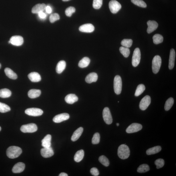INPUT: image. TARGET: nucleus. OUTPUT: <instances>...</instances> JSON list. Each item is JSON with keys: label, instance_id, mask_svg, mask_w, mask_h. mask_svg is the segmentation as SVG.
I'll return each mask as SVG.
<instances>
[{"label": "nucleus", "instance_id": "obj_21", "mask_svg": "<svg viewBox=\"0 0 176 176\" xmlns=\"http://www.w3.org/2000/svg\"><path fill=\"white\" fill-rule=\"evenodd\" d=\"M98 76L96 73L92 72L88 74L86 77L85 80L87 83L90 84L97 81Z\"/></svg>", "mask_w": 176, "mask_h": 176}, {"label": "nucleus", "instance_id": "obj_10", "mask_svg": "<svg viewBox=\"0 0 176 176\" xmlns=\"http://www.w3.org/2000/svg\"><path fill=\"white\" fill-rule=\"evenodd\" d=\"M25 113L27 115L30 116H37L42 115L43 111L40 109L32 108L27 109L25 110Z\"/></svg>", "mask_w": 176, "mask_h": 176}, {"label": "nucleus", "instance_id": "obj_16", "mask_svg": "<svg viewBox=\"0 0 176 176\" xmlns=\"http://www.w3.org/2000/svg\"><path fill=\"white\" fill-rule=\"evenodd\" d=\"M148 28L147 32L148 33H152L157 29L158 24L155 21L149 20L147 22Z\"/></svg>", "mask_w": 176, "mask_h": 176}, {"label": "nucleus", "instance_id": "obj_40", "mask_svg": "<svg viewBox=\"0 0 176 176\" xmlns=\"http://www.w3.org/2000/svg\"><path fill=\"white\" fill-rule=\"evenodd\" d=\"M131 1L136 5L142 8H146L147 5L145 2L142 0H131Z\"/></svg>", "mask_w": 176, "mask_h": 176}, {"label": "nucleus", "instance_id": "obj_34", "mask_svg": "<svg viewBox=\"0 0 176 176\" xmlns=\"http://www.w3.org/2000/svg\"><path fill=\"white\" fill-rule=\"evenodd\" d=\"M145 89V86L143 84H140L136 88L135 96L138 97L140 96L144 91Z\"/></svg>", "mask_w": 176, "mask_h": 176}, {"label": "nucleus", "instance_id": "obj_37", "mask_svg": "<svg viewBox=\"0 0 176 176\" xmlns=\"http://www.w3.org/2000/svg\"><path fill=\"white\" fill-rule=\"evenodd\" d=\"M133 43V41L131 39H124L121 42V44L123 46L127 48L131 47Z\"/></svg>", "mask_w": 176, "mask_h": 176}, {"label": "nucleus", "instance_id": "obj_32", "mask_svg": "<svg viewBox=\"0 0 176 176\" xmlns=\"http://www.w3.org/2000/svg\"><path fill=\"white\" fill-rule=\"evenodd\" d=\"M153 41L154 44H157L163 42V36L159 34H155L153 37Z\"/></svg>", "mask_w": 176, "mask_h": 176}, {"label": "nucleus", "instance_id": "obj_1", "mask_svg": "<svg viewBox=\"0 0 176 176\" xmlns=\"http://www.w3.org/2000/svg\"><path fill=\"white\" fill-rule=\"evenodd\" d=\"M22 153V150L20 147L17 146H11L7 149V156L10 159H15L19 157Z\"/></svg>", "mask_w": 176, "mask_h": 176}, {"label": "nucleus", "instance_id": "obj_52", "mask_svg": "<svg viewBox=\"0 0 176 176\" xmlns=\"http://www.w3.org/2000/svg\"><path fill=\"white\" fill-rule=\"evenodd\" d=\"M1 63H0V68H1Z\"/></svg>", "mask_w": 176, "mask_h": 176}, {"label": "nucleus", "instance_id": "obj_24", "mask_svg": "<svg viewBox=\"0 0 176 176\" xmlns=\"http://www.w3.org/2000/svg\"><path fill=\"white\" fill-rule=\"evenodd\" d=\"M83 132V128L82 127H80L75 131L71 137V140L75 141L78 140L80 137Z\"/></svg>", "mask_w": 176, "mask_h": 176}, {"label": "nucleus", "instance_id": "obj_15", "mask_svg": "<svg viewBox=\"0 0 176 176\" xmlns=\"http://www.w3.org/2000/svg\"><path fill=\"white\" fill-rule=\"evenodd\" d=\"M94 26L91 24H87L82 25L79 28L80 31L86 33H92L94 31Z\"/></svg>", "mask_w": 176, "mask_h": 176}, {"label": "nucleus", "instance_id": "obj_27", "mask_svg": "<svg viewBox=\"0 0 176 176\" xmlns=\"http://www.w3.org/2000/svg\"><path fill=\"white\" fill-rule=\"evenodd\" d=\"M4 72L6 76L9 78L13 80H15L17 78V74L10 68H6L5 69Z\"/></svg>", "mask_w": 176, "mask_h": 176}, {"label": "nucleus", "instance_id": "obj_9", "mask_svg": "<svg viewBox=\"0 0 176 176\" xmlns=\"http://www.w3.org/2000/svg\"><path fill=\"white\" fill-rule=\"evenodd\" d=\"M151 102V99L149 96H145L141 100L139 107L141 110L144 111L149 106Z\"/></svg>", "mask_w": 176, "mask_h": 176}, {"label": "nucleus", "instance_id": "obj_36", "mask_svg": "<svg viewBox=\"0 0 176 176\" xmlns=\"http://www.w3.org/2000/svg\"><path fill=\"white\" fill-rule=\"evenodd\" d=\"M120 51L125 58H128L130 55V50L129 48L122 46L120 48Z\"/></svg>", "mask_w": 176, "mask_h": 176}, {"label": "nucleus", "instance_id": "obj_22", "mask_svg": "<svg viewBox=\"0 0 176 176\" xmlns=\"http://www.w3.org/2000/svg\"><path fill=\"white\" fill-rule=\"evenodd\" d=\"M78 98L74 94H69L67 95L65 98V100L67 103L72 104L78 101Z\"/></svg>", "mask_w": 176, "mask_h": 176}, {"label": "nucleus", "instance_id": "obj_11", "mask_svg": "<svg viewBox=\"0 0 176 176\" xmlns=\"http://www.w3.org/2000/svg\"><path fill=\"white\" fill-rule=\"evenodd\" d=\"M142 129L141 124L137 123H132L127 128L126 132L127 133H133L140 131Z\"/></svg>", "mask_w": 176, "mask_h": 176}, {"label": "nucleus", "instance_id": "obj_50", "mask_svg": "<svg viewBox=\"0 0 176 176\" xmlns=\"http://www.w3.org/2000/svg\"><path fill=\"white\" fill-rule=\"evenodd\" d=\"M63 1H70V0H62Z\"/></svg>", "mask_w": 176, "mask_h": 176}, {"label": "nucleus", "instance_id": "obj_25", "mask_svg": "<svg viewBox=\"0 0 176 176\" xmlns=\"http://www.w3.org/2000/svg\"><path fill=\"white\" fill-rule=\"evenodd\" d=\"M41 91L36 89H32L29 91L28 95L29 98L31 99H34L39 97L41 94Z\"/></svg>", "mask_w": 176, "mask_h": 176}, {"label": "nucleus", "instance_id": "obj_6", "mask_svg": "<svg viewBox=\"0 0 176 176\" xmlns=\"http://www.w3.org/2000/svg\"><path fill=\"white\" fill-rule=\"evenodd\" d=\"M141 58V54L140 49L137 48L134 50L133 56H132V63L134 67H136L140 63Z\"/></svg>", "mask_w": 176, "mask_h": 176}, {"label": "nucleus", "instance_id": "obj_28", "mask_svg": "<svg viewBox=\"0 0 176 176\" xmlns=\"http://www.w3.org/2000/svg\"><path fill=\"white\" fill-rule=\"evenodd\" d=\"M90 62V59L88 57H84L79 61L78 64L79 67L81 68H86L89 65Z\"/></svg>", "mask_w": 176, "mask_h": 176}, {"label": "nucleus", "instance_id": "obj_18", "mask_svg": "<svg viewBox=\"0 0 176 176\" xmlns=\"http://www.w3.org/2000/svg\"><path fill=\"white\" fill-rule=\"evenodd\" d=\"M25 164L21 162H19L16 164L12 169V171L13 173H21L25 169Z\"/></svg>", "mask_w": 176, "mask_h": 176}, {"label": "nucleus", "instance_id": "obj_51", "mask_svg": "<svg viewBox=\"0 0 176 176\" xmlns=\"http://www.w3.org/2000/svg\"><path fill=\"white\" fill-rule=\"evenodd\" d=\"M116 125H117V126H119L120 125L119 123H116Z\"/></svg>", "mask_w": 176, "mask_h": 176}, {"label": "nucleus", "instance_id": "obj_5", "mask_svg": "<svg viewBox=\"0 0 176 176\" xmlns=\"http://www.w3.org/2000/svg\"><path fill=\"white\" fill-rule=\"evenodd\" d=\"M37 129V125L33 123L23 125L20 128L21 131L24 133H33L36 132Z\"/></svg>", "mask_w": 176, "mask_h": 176}, {"label": "nucleus", "instance_id": "obj_35", "mask_svg": "<svg viewBox=\"0 0 176 176\" xmlns=\"http://www.w3.org/2000/svg\"><path fill=\"white\" fill-rule=\"evenodd\" d=\"M150 168L149 166L147 164H143L139 166L137 171L139 173H144L149 171Z\"/></svg>", "mask_w": 176, "mask_h": 176}, {"label": "nucleus", "instance_id": "obj_43", "mask_svg": "<svg viewBox=\"0 0 176 176\" xmlns=\"http://www.w3.org/2000/svg\"><path fill=\"white\" fill-rule=\"evenodd\" d=\"M75 9L73 7H68L66 9L65 13L66 15L68 17H71L72 14L75 12Z\"/></svg>", "mask_w": 176, "mask_h": 176}, {"label": "nucleus", "instance_id": "obj_12", "mask_svg": "<svg viewBox=\"0 0 176 176\" xmlns=\"http://www.w3.org/2000/svg\"><path fill=\"white\" fill-rule=\"evenodd\" d=\"M24 43L23 38L20 36H15L11 37L9 41V43L16 46H20L23 44Z\"/></svg>", "mask_w": 176, "mask_h": 176}, {"label": "nucleus", "instance_id": "obj_23", "mask_svg": "<svg viewBox=\"0 0 176 176\" xmlns=\"http://www.w3.org/2000/svg\"><path fill=\"white\" fill-rule=\"evenodd\" d=\"M52 137L50 134L46 136L42 141V146L43 147H51Z\"/></svg>", "mask_w": 176, "mask_h": 176}, {"label": "nucleus", "instance_id": "obj_47", "mask_svg": "<svg viewBox=\"0 0 176 176\" xmlns=\"http://www.w3.org/2000/svg\"><path fill=\"white\" fill-rule=\"evenodd\" d=\"M38 14L39 17L41 18V19H44L46 17V14L43 12V11H42V12H41L39 13Z\"/></svg>", "mask_w": 176, "mask_h": 176}, {"label": "nucleus", "instance_id": "obj_33", "mask_svg": "<svg viewBox=\"0 0 176 176\" xmlns=\"http://www.w3.org/2000/svg\"><path fill=\"white\" fill-rule=\"evenodd\" d=\"M174 100L172 98H170L167 100L165 102L164 109L166 111L169 110L174 104Z\"/></svg>", "mask_w": 176, "mask_h": 176}, {"label": "nucleus", "instance_id": "obj_7", "mask_svg": "<svg viewBox=\"0 0 176 176\" xmlns=\"http://www.w3.org/2000/svg\"><path fill=\"white\" fill-rule=\"evenodd\" d=\"M102 114L104 120L106 124L108 125L111 124L113 122V118L108 107H105L103 111Z\"/></svg>", "mask_w": 176, "mask_h": 176}, {"label": "nucleus", "instance_id": "obj_44", "mask_svg": "<svg viewBox=\"0 0 176 176\" xmlns=\"http://www.w3.org/2000/svg\"><path fill=\"white\" fill-rule=\"evenodd\" d=\"M100 134L99 133H96L94 135L92 139V142L93 144H97L100 143Z\"/></svg>", "mask_w": 176, "mask_h": 176}, {"label": "nucleus", "instance_id": "obj_53", "mask_svg": "<svg viewBox=\"0 0 176 176\" xmlns=\"http://www.w3.org/2000/svg\"><path fill=\"white\" fill-rule=\"evenodd\" d=\"M1 127H0V131H1Z\"/></svg>", "mask_w": 176, "mask_h": 176}, {"label": "nucleus", "instance_id": "obj_42", "mask_svg": "<svg viewBox=\"0 0 176 176\" xmlns=\"http://www.w3.org/2000/svg\"><path fill=\"white\" fill-rule=\"evenodd\" d=\"M155 163L156 166L157 168L159 169L163 167L165 163V162L163 159H157L155 161Z\"/></svg>", "mask_w": 176, "mask_h": 176}, {"label": "nucleus", "instance_id": "obj_49", "mask_svg": "<svg viewBox=\"0 0 176 176\" xmlns=\"http://www.w3.org/2000/svg\"><path fill=\"white\" fill-rule=\"evenodd\" d=\"M59 176H68V175L65 173H61L59 175Z\"/></svg>", "mask_w": 176, "mask_h": 176}, {"label": "nucleus", "instance_id": "obj_19", "mask_svg": "<svg viewBox=\"0 0 176 176\" xmlns=\"http://www.w3.org/2000/svg\"><path fill=\"white\" fill-rule=\"evenodd\" d=\"M46 5L45 4H38L35 6L32 9V13H39L45 10Z\"/></svg>", "mask_w": 176, "mask_h": 176}, {"label": "nucleus", "instance_id": "obj_26", "mask_svg": "<svg viewBox=\"0 0 176 176\" xmlns=\"http://www.w3.org/2000/svg\"><path fill=\"white\" fill-rule=\"evenodd\" d=\"M66 67V63L65 61L61 60L59 61L57 64L56 68V72L58 74H61L65 69Z\"/></svg>", "mask_w": 176, "mask_h": 176}, {"label": "nucleus", "instance_id": "obj_2", "mask_svg": "<svg viewBox=\"0 0 176 176\" xmlns=\"http://www.w3.org/2000/svg\"><path fill=\"white\" fill-rule=\"evenodd\" d=\"M118 157L121 159H128L130 154L129 147L125 144L121 145L118 148Z\"/></svg>", "mask_w": 176, "mask_h": 176}, {"label": "nucleus", "instance_id": "obj_30", "mask_svg": "<svg viewBox=\"0 0 176 176\" xmlns=\"http://www.w3.org/2000/svg\"><path fill=\"white\" fill-rule=\"evenodd\" d=\"M84 152L83 150H81L77 151L75 154L74 160L75 161L79 163L84 158Z\"/></svg>", "mask_w": 176, "mask_h": 176}, {"label": "nucleus", "instance_id": "obj_8", "mask_svg": "<svg viewBox=\"0 0 176 176\" xmlns=\"http://www.w3.org/2000/svg\"><path fill=\"white\" fill-rule=\"evenodd\" d=\"M109 6L111 13L114 14L117 13L122 8V5L120 4L116 0H112L110 1Z\"/></svg>", "mask_w": 176, "mask_h": 176}, {"label": "nucleus", "instance_id": "obj_46", "mask_svg": "<svg viewBox=\"0 0 176 176\" xmlns=\"http://www.w3.org/2000/svg\"><path fill=\"white\" fill-rule=\"evenodd\" d=\"M90 173L91 174L95 176H98L99 174V171L97 168L95 167L91 169Z\"/></svg>", "mask_w": 176, "mask_h": 176}, {"label": "nucleus", "instance_id": "obj_39", "mask_svg": "<svg viewBox=\"0 0 176 176\" xmlns=\"http://www.w3.org/2000/svg\"><path fill=\"white\" fill-rule=\"evenodd\" d=\"M99 160L100 163L105 166L108 167L110 163L108 159L104 155L99 157Z\"/></svg>", "mask_w": 176, "mask_h": 176}, {"label": "nucleus", "instance_id": "obj_17", "mask_svg": "<svg viewBox=\"0 0 176 176\" xmlns=\"http://www.w3.org/2000/svg\"><path fill=\"white\" fill-rule=\"evenodd\" d=\"M175 58V52L173 49L170 50L169 59V68L172 70L174 67Z\"/></svg>", "mask_w": 176, "mask_h": 176}, {"label": "nucleus", "instance_id": "obj_41", "mask_svg": "<svg viewBox=\"0 0 176 176\" xmlns=\"http://www.w3.org/2000/svg\"><path fill=\"white\" fill-rule=\"evenodd\" d=\"M103 0H93V7L96 9H100L102 4Z\"/></svg>", "mask_w": 176, "mask_h": 176}, {"label": "nucleus", "instance_id": "obj_29", "mask_svg": "<svg viewBox=\"0 0 176 176\" xmlns=\"http://www.w3.org/2000/svg\"><path fill=\"white\" fill-rule=\"evenodd\" d=\"M161 150V147L160 146H155V147L147 149L146 153L147 155H151L157 153L159 152Z\"/></svg>", "mask_w": 176, "mask_h": 176}, {"label": "nucleus", "instance_id": "obj_20", "mask_svg": "<svg viewBox=\"0 0 176 176\" xmlns=\"http://www.w3.org/2000/svg\"><path fill=\"white\" fill-rule=\"evenodd\" d=\"M28 77L30 80L33 82H40L41 80L40 75L38 72H32L28 75Z\"/></svg>", "mask_w": 176, "mask_h": 176}, {"label": "nucleus", "instance_id": "obj_3", "mask_svg": "<svg viewBox=\"0 0 176 176\" xmlns=\"http://www.w3.org/2000/svg\"><path fill=\"white\" fill-rule=\"evenodd\" d=\"M114 87L116 94H120L122 91V78L119 75H116L114 78Z\"/></svg>", "mask_w": 176, "mask_h": 176}, {"label": "nucleus", "instance_id": "obj_14", "mask_svg": "<svg viewBox=\"0 0 176 176\" xmlns=\"http://www.w3.org/2000/svg\"><path fill=\"white\" fill-rule=\"evenodd\" d=\"M69 118V114L66 113H62L55 116L53 119V121L55 123H59L67 120Z\"/></svg>", "mask_w": 176, "mask_h": 176}, {"label": "nucleus", "instance_id": "obj_38", "mask_svg": "<svg viewBox=\"0 0 176 176\" xmlns=\"http://www.w3.org/2000/svg\"><path fill=\"white\" fill-rule=\"evenodd\" d=\"M10 110V107L7 105L0 102V112L5 113Z\"/></svg>", "mask_w": 176, "mask_h": 176}, {"label": "nucleus", "instance_id": "obj_13", "mask_svg": "<svg viewBox=\"0 0 176 176\" xmlns=\"http://www.w3.org/2000/svg\"><path fill=\"white\" fill-rule=\"evenodd\" d=\"M41 153L42 156L45 158H48L54 155V151L51 147H43L41 149Z\"/></svg>", "mask_w": 176, "mask_h": 176}, {"label": "nucleus", "instance_id": "obj_48", "mask_svg": "<svg viewBox=\"0 0 176 176\" xmlns=\"http://www.w3.org/2000/svg\"><path fill=\"white\" fill-rule=\"evenodd\" d=\"M45 10L46 12L48 14L51 13L52 12V9L51 7L49 6H46Z\"/></svg>", "mask_w": 176, "mask_h": 176}, {"label": "nucleus", "instance_id": "obj_45", "mask_svg": "<svg viewBox=\"0 0 176 176\" xmlns=\"http://www.w3.org/2000/svg\"><path fill=\"white\" fill-rule=\"evenodd\" d=\"M59 19H60V17L58 14L57 13L52 14L49 17L50 21L51 23H54Z\"/></svg>", "mask_w": 176, "mask_h": 176}, {"label": "nucleus", "instance_id": "obj_31", "mask_svg": "<svg viewBox=\"0 0 176 176\" xmlns=\"http://www.w3.org/2000/svg\"><path fill=\"white\" fill-rule=\"evenodd\" d=\"M11 95V92L9 89L4 88L0 90V97L7 98L10 97Z\"/></svg>", "mask_w": 176, "mask_h": 176}, {"label": "nucleus", "instance_id": "obj_4", "mask_svg": "<svg viewBox=\"0 0 176 176\" xmlns=\"http://www.w3.org/2000/svg\"><path fill=\"white\" fill-rule=\"evenodd\" d=\"M161 64V59L159 56H155L153 59L152 69L153 72L157 74L159 71Z\"/></svg>", "mask_w": 176, "mask_h": 176}]
</instances>
